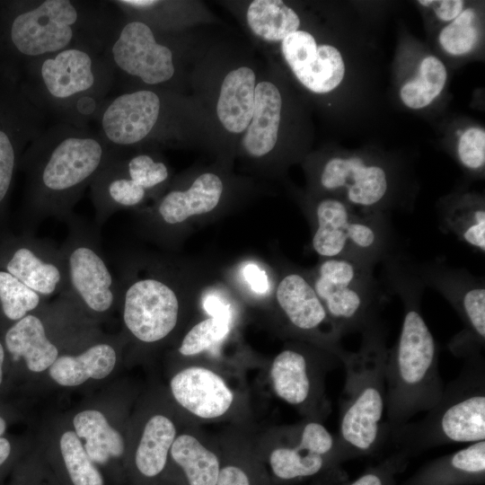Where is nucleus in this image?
Segmentation results:
<instances>
[{
  "label": "nucleus",
  "mask_w": 485,
  "mask_h": 485,
  "mask_svg": "<svg viewBox=\"0 0 485 485\" xmlns=\"http://www.w3.org/2000/svg\"><path fill=\"white\" fill-rule=\"evenodd\" d=\"M384 263L387 281L403 304L400 334L388 348L385 364L386 439L388 431L435 406L445 385L438 369V347L420 309L425 286L401 255Z\"/></svg>",
  "instance_id": "nucleus-1"
},
{
  "label": "nucleus",
  "mask_w": 485,
  "mask_h": 485,
  "mask_svg": "<svg viewBox=\"0 0 485 485\" xmlns=\"http://www.w3.org/2000/svg\"><path fill=\"white\" fill-rule=\"evenodd\" d=\"M120 151L91 128L58 121L48 126L26 154L31 228L48 218L66 222L86 188Z\"/></svg>",
  "instance_id": "nucleus-2"
},
{
  "label": "nucleus",
  "mask_w": 485,
  "mask_h": 485,
  "mask_svg": "<svg viewBox=\"0 0 485 485\" xmlns=\"http://www.w3.org/2000/svg\"><path fill=\"white\" fill-rule=\"evenodd\" d=\"M26 93L56 121L90 128L97 121L115 83L104 52L70 48L28 63Z\"/></svg>",
  "instance_id": "nucleus-3"
},
{
  "label": "nucleus",
  "mask_w": 485,
  "mask_h": 485,
  "mask_svg": "<svg viewBox=\"0 0 485 485\" xmlns=\"http://www.w3.org/2000/svg\"><path fill=\"white\" fill-rule=\"evenodd\" d=\"M361 334L359 348L347 350L340 360L345 384L336 437L347 460L374 454L385 443V364L389 348L380 321Z\"/></svg>",
  "instance_id": "nucleus-4"
},
{
  "label": "nucleus",
  "mask_w": 485,
  "mask_h": 485,
  "mask_svg": "<svg viewBox=\"0 0 485 485\" xmlns=\"http://www.w3.org/2000/svg\"><path fill=\"white\" fill-rule=\"evenodd\" d=\"M12 19L9 40L30 63L70 48L104 52L119 17L110 1L39 0Z\"/></svg>",
  "instance_id": "nucleus-5"
},
{
  "label": "nucleus",
  "mask_w": 485,
  "mask_h": 485,
  "mask_svg": "<svg viewBox=\"0 0 485 485\" xmlns=\"http://www.w3.org/2000/svg\"><path fill=\"white\" fill-rule=\"evenodd\" d=\"M426 415L387 432L395 452L407 459L428 449L485 440V364L482 356L465 360L456 378Z\"/></svg>",
  "instance_id": "nucleus-6"
},
{
  "label": "nucleus",
  "mask_w": 485,
  "mask_h": 485,
  "mask_svg": "<svg viewBox=\"0 0 485 485\" xmlns=\"http://www.w3.org/2000/svg\"><path fill=\"white\" fill-rule=\"evenodd\" d=\"M312 247L322 259H345L375 267L396 256L395 232L384 213L356 211L338 198L313 209Z\"/></svg>",
  "instance_id": "nucleus-7"
},
{
  "label": "nucleus",
  "mask_w": 485,
  "mask_h": 485,
  "mask_svg": "<svg viewBox=\"0 0 485 485\" xmlns=\"http://www.w3.org/2000/svg\"><path fill=\"white\" fill-rule=\"evenodd\" d=\"M374 268L345 259H322L309 278L341 336L379 322L384 299Z\"/></svg>",
  "instance_id": "nucleus-8"
},
{
  "label": "nucleus",
  "mask_w": 485,
  "mask_h": 485,
  "mask_svg": "<svg viewBox=\"0 0 485 485\" xmlns=\"http://www.w3.org/2000/svg\"><path fill=\"white\" fill-rule=\"evenodd\" d=\"M66 223L68 234L60 247L66 270L62 295L90 313L105 314L118 303L119 287L102 252L97 226L75 214Z\"/></svg>",
  "instance_id": "nucleus-9"
},
{
  "label": "nucleus",
  "mask_w": 485,
  "mask_h": 485,
  "mask_svg": "<svg viewBox=\"0 0 485 485\" xmlns=\"http://www.w3.org/2000/svg\"><path fill=\"white\" fill-rule=\"evenodd\" d=\"M409 265L424 286L434 288L448 301L463 324L448 342L450 352L464 360L481 357L485 342L483 278L438 261Z\"/></svg>",
  "instance_id": "nucleus-10"
},
{
  "label": "nucleus",
  "mask_w": 485,
  "mask_h": 485,
  "mask_svg": "<svg viewBox=\"0 0 485 485\" xmlns=\"http://www.w3.org/2000/svg\"><path fill=\"white\" fill-rule=\"evenodd\" d=\"M118 287L124 325L137 340L156 343L174 331L181 301L165 275L135 274L123 266Z\"/></svg>",
  "instance_id": "nucleus-11"
},
{
  "label": "nucleus",
  "mask_w": 485,
  "mask_h": 485,
  "mask_svg": "<svg viewBox=\"0 0 485 485\" xmlns=\"http://www.w3.org/2000/svg\"><path fill=\"white\" fill-rule=\"evenodd\" d=\"M104 56L115 82L131 78L156 86L170 82L176 72L172 48L158 40L149 23L137 19L119 17Z\"/></svg>",
  "instance_id": "nucleus-12"
},
{
  "label": "nucleus",
  "mask_w": 485,
  "mask_h": 485,
  "mask_svg": "<svg viewBox=\"0 0 485 485\" xmlns=\"http://www.w3.org/2000/svg\"><path fill=\"white\" fill-rule=\"evenodd\" d=\"M269 457L270 468L282 481L319 474L347 460L338 439L321 421L307 419L287 428Z\"/></svg>",
  "instance_id": "nucleus-13"
},
{
  "label": "nucleus",
  "mask_w": 485,
  "mask_h": 485,
  "mask_svg": "<svg viewBox=\"0 0 485 485\" xmlns=\"http://www.w3.org/2000/svg\"><path fill=\"white\" fill-rule=\"evenodd\" d=\"M331 357L335 356L328 351L313 354L298 347L283 349L273 359L269 370L276 395L298 408L309 416L308 419L321 421L330 411L323 373L325 366H330L326 359Z\"/></svg>",
  "instance_id": "nucleus-14"
},
{
  "label": "nucleus",
  "mask_w": 485,
  "mask_h": 485,
  "mask_svg": "<svg viewBox=\"0 0 485 485\" xmlns=\"http://www.w3.org/2000/svg\"><path fill=\"white\" fill-rule=\"evenodd\" d=\"M166 115L164 96L154 90L138 89L109 98L96 122L102 137L122 150L158 137Z\"/></svg>",
  "instance_id": "nucleus-15"
},
{
  "label": "nucleus",
  "mask_w": 485,
  "mask_h": 485,
  "mask_svg": "<svg viewBox=\"0 0 485 485\" xmlns=\"http://www.w3.org/2000/svg\"><path fill=\"white\" fill-rule=\"evenodd\" d=\"M276 301L292 331L333 354L340 361L347 350L341 334L330 319L310 278L288 272L278 282Z\"/></svg>",
  "instance_id": "nucleus-16"
},
{
  "label": "nucleus",
  "mask_w": 485,
  "mask_h": 485,
  "mask_svg": "<svg viewBox=\"0 0 485 485\" xmlns=\"http://www.w3.org/2000/svg\"><path fill=\"white\" fill-rule=\"evenodd\" d=\"M320 184L329 191L341 192L342 201L360 210L384 213L389 180L381 165L369 164L357 156L333 157L323 165Z\"/></svg>",
  "instance_id": "nucleus-17"
},
{
  "label": "nucleus",
  "mask_w": 485,
  "mask_h": 485,
  "mask_svg": "<svg viewBox=\"0 0 485 485\" xmlns=\"http://www.w3.org/2000/svg\"><path fill=\"white\" fill-rule=\"evenodd\" d=\"M18 242L7 254L5 271L43 298L62 295L66 287V270L60 248L31 236Z\"/></svg>",
  "instance_id": "nucleus-18"
},
{
  "label": "nucleus",
  "mask_w": 485,
  "mask_h": 485,
  "mask_svg": "<svg viewBox=\"0 0 485 485\" xmlns=\"http://www.w3.org/2000/svg\"><path fill=\"white\" fill-rule=\"evenodd\" d=\"M281 51L295 77L313 93H329L343 79L345 66L340 51L331 45L317 46L307 31H296L287 36Z\"/></svg>",
  "instance_id": "nucleus-19"
},
{
  "label": "nucleus",
  "mask_w": 485,
  "mask_h": 485,
  "mask_svg": "<svg viewBox=\"0 0 485 485\" xmlns=\"http://www.w3.org/2000/svg\"><path fill=\"white\" fill-rule=\"evenodd\" d=\"M175 401L188 412L203 419L224 416L232 407L234 394L224 378L203 366H190L170 382Z\"/></svg>",
  "instance_id": "nucleus-20"
},
{
  "label": "nucleus",
  "mask_w": 485,
  "mask_h": 485,
  "mask_svg": "<svg viewBox=\"0 0 485 485\" xmlns=\"http://www.w3.org/2000/svg\"><path fill=\"white\" fill-rule=\"evenodd\" d=\"M223 193V182L215 173L199 175L185 190H172L163 195L146 215L159 231L175 227L190 216L209 213L218 205Z\"/></svg>",
  "instance_id": "nucleus-21"
},
{
  "label": "nucleus",
  "mask_w": 485,
  "mask_h": 485,
  "mask_svg": "<svg viewBox=\"0 0 485 485\" xmlns=\"http://www.w3.org/2000/svg\"><path fill=\"white\" fill-rule=\"evenodd\" d=\"M485 476V440L430 461L404 485L481 484Z\"/></svg>",
  "instance_id": "nucleus-22"
},
{
  "label": "nucleus",
  "mask_w": 485,
  "mask_h": 485,
  "mask_svg": "<svg viewBox=\"0 0 485 485\" xmlns=\"http://www.w3.org/2000/svg\"><path fill=\"white\" fill-rule=\"evenodd\" d=\"M4 347L13 361L22 359L35 373L49 368L59 353L42 319L33 312L10 326L4 335Z\"/></svg>",
  "instance_id": "nucleus-23"
},
{
  "label": "nucleus",
  "mask_w": 485,
  "mask_h": 485,
  "mask_svg": "<svg viewBox=\"0 0 485 485\" xmlns=\"http://www.w3.org/2000/svg\"><path fill=\"white\" fill-rule=\"evenodd\" d=\"M281 108L282 98L273 83L262 81L256 84L253 114L242 138V147L250 156H264L276 146Z\"/></svg>",
  "instance_id": "nucleus-24"
},
{
  "label": "nucleus",
  "mask_w": 485,
  "mask_h": 485,
  "mask_svg": "<svg viewBox=\"0 0 485 485\" xmlns=\"http://www.w3.org/2000/svg\"><path fill=\"white\" fill-rule=\"evenodd\" d=\"M256 75L248 66L230 71L223 80L216 114L224 128L234 134L244 132L254 110Z\"/></svg>",
  "instance_id": "nucleus-25"
},
{
  "label": "nucleus",
  "mask_w": 485,
  "mask_h": 485,
  "mask_svg": "<svg viewBox=\"0 0 485 485\" xmlns=\"http://www.w3.org/2000/svg\"><path fill=\"white\" fill-rule=\"evenodd\" d=\"M117 362V351L106 342L90 346L78 355H62L49 366L50 377L63 386H76L89 378L109 375Z\"/></svg>",
  "instance_id": "nucleus-26"
},
{
  "label": "nucleus",
  "mask_w": 485,
  "mask_h": 485,
  "mask_svg": "<svg viewBox=\"0 0 485 485\" xmlns=\"http://www.w3.org/2000/svg\"><path fill=\"white\" fill-rule=\"evenodd\" d=\"M75 434L85 440L84 449L93 463H106L111 457L120 456L125 449L121 435L96 410L77 413L73 419Z\"/></svg>",
  "instance_id": "nucleus-27"
},
{
  "label": "nucleus",
  "mask_w": 485,
  "mask_h": 485,
  "mask_svg": "<svg viewBox=\"0 0 485 485\" xmlns=\"http://www.w3.org/2000/svg\"><path fill=\"white\" fill-rule=\"evenodd\" d=\"M173 422L163 415H154L146 422L135 456L137 470L146 477H154L164 469L176 438Z\"/></svg>",
  "instance_id": "nucleus-28"
},
{
  "label": "nucleus",
  "mask_w": 485,
  "mask_h": 485,
  "mask_svg": "<svg viewBox=\"0 0 485 485\" xmlns=\"http://www.w3.org/2000/svg\"><path fill=\"white\" fill-rule=\"evenodd\" d=\"M440 226L470 248L485 252V207L482 201L465 197L441 211Z\"/></svg>",
  "instance_id": "nucleus-29"
},
{
  "label": "nucleus",
  "mask_w": 485,
  "mask_h": 485,
  "mask_svg": "<svg viewBox=\"0 0 485 485\" xmlns=\"http://www.w3.org/2000/svg\"><path fill=\"white\" fill-rule=\"evenodd\" d=\"M170 454L185 472L189 485H216L221 470L219 459L195 436L184 433L176 436Z\"/></svg>",
  "instance_id": "nucleus-30"
},
{
  "label": "nucleus",
  "mask_w": 485,
  "mask_h": 485,
  "mask_svg": "<svg viewBox=\"0 0 485 485\" xmlns=\"http://www.w3.org/2000/svg\"><path fill=\"white\" fill-rule=\"evenodd\" d=\"M246 17L252 32L267 41H282L300 25L296 13L279 0L252 1Z\"/></svg>",
  "instance_id": "nucleus-31"
},
{
  "label": "nucleus",
  "mask_w": 485,
  "mask_h": 485,
  "mask_svg": "<svg viewBox=\"0 0 485 485\" xmlns=\"http://www.w3.org/2000/svg\"><path fill=\"white\" fill-rule=\"evenodd\" d=\"M445 81L446 70L443 63L428 56L420 64L419 76L402 86L401 100L411 109L426 107L439 95Z\"/></svg>",
  "instance_id": "nucleus-32"
},
{
  "label": "nucleus",
  "mask_w": 485,
  "mask_h": 485,
  "mask_svg": "<svg viewBox=\"0 0 485 485\" xmlns=\"http://www.w3.org/2000/svg\"><path fill=\"white\" fill-rule=\"evenodd\" d=\"M43 297L5 270H0V310L7 320L16 322L40 309Z\"/></svg>",
  "instance_id": "nucleus-33"
},
{
  "label": "nucleus",
  "mask_w": 485,
  "mask_h": 485,
  "mask_svg": "<svg viewBox=\"0 0 485 485\" xmlns=\"http://www.w3.org/2000/svg\"><path fill=\"white\" fill-rule=\"evenodd\" d=\"M59 444L66 468L74 485H103L102 476L75 431L65 432Z\"/></svg>",
  "instance_id": "nucleus-34"
},
{
  "label": "nucleus",
  "mask_w": 485,
  "mask_h": 485,
  "mask_svg": "<svg viewBox=\"0 0 485 485\" xmlns=\"http://www.w3.org/2000/svg\"><path fill=\"white\" fill-rule=\"evenodd\" d=\"M230 330V318L210 316L195 324L183 337L179 353L184 357L198 355L225 337Z\"/></svg>",
  "instance_id": "nucleus-35"
},
{
  "label": "nucleus",
  "mask_w": 485,
  "mask_h": 485,
  "mask_svg": "<svg viewBox=\"0 0 485 485\" xmlns=\"http://www.w3.org/2000/svg\"><path fill=\"white\" fill-rule=\"evenodd\" d=\"M475 19L474 10L468 8L442 30L439 42L445 51L453 55H463L473 48L478 40Z\"/></svg>",
  "instance_id": "nucleus-36"
},
{
  "label": "nucleus",
  "mask_w": 485,
  "mask_h": 485,
  "mask_svg": "<svg viewBox=\"0 0 485 485\" xmlns=\"http://www.w3.org/2000/svg\"><path fill=\"white\" fill-rule=\"evenodd\" d=\"M460 162L467 169L481 170L485 163V131L480 128L467 129L458 143Z\"/></svg>",
  "instance_id": "nucleus-37"
},
{
  "label": "nucleus",
  "mask_w": 485,
  "mask_h": 485,
  "mask_svg": "<svg viewBox=\"0 0 485 485\" xmlns=\"http://www.w3.org/2000/svg\"><path fill=\"white\" fill-rule=\"evenodd\" d=\"M407 458L394 452L375 466L346 485H395V475L407 464Z\"/></svg>",
  "instance_id": "nucleus-38"
},
{
  "label": "nucleus",
  "mask_w": 485,
  "mask_h": 485,
  "mask_svg": "<svg viewBox=\"0 0 485 485\" xmlns=\"http://www.w3.org/2000/svg\"><path fill=\"white\" fill-rule=\"evenodd\" d=\"M18 146L11 134L0 128V205L5 199L17 163Z\"/></svg>",
  "instance_id": "nucleus-39"
},
{
  "label": "nucleus",
  "mask_w": 485,
  "mask_h": 485,
  "mask_svg": "<svg viewBox=\"0 0 485 485\" xmlns=\"http://www.w3.org/2000/svg\"><path fill=\"white\" fill-rule=\"evenodd\" d=\"M424 6H435L436 16L443 21L455 19L463 11V1L462 0H443V1H419Z\"/></svg>",
  "instance_id": "nucleus-40"
},
{
  "label": "nucleus",
  "mask_w": 485,
  "mask_h": 485,
  "mask_svg": "<svg viewBox=\"0 0 485 485\" xmlns=\"http://www.w3.org/2000/svg\"><path fill=\"white\" fill-rule=\"evenodd\" d=\"M243 277L251 290L258 294H265L269 288L267 273L254 263H249L243 268Z\"/></svg>",
  "instance_id": "nucleus-41"
},
{
  "label": "nucleus",
  "mask_w": 485,
  "mask_h": 485,
  "mask_svg": "<svg viewBox=\"0 0 485 485\" xmlns=\"http://www.w3.org/2000/svg\"><path fill=\"white\" fill-rule=\"evenodd\" d=\"M216 485H251L249 476L237 465L221 468Z\"/></svg>",
  "instance_id": "nucleus-42"
},
{
  "label": "nucleus",
  "mask_w": 485,
  "mask_h": 485,
  "mask_svg": "<svg viewBox=\"0 0 485 485\" xmlns=\"http://www.w3.org/2000/svg\"><path fill=\"white\" fill-rule=\"evenodd\" d=\"M206 310L211 313V316H224L230 318L228 305L225 304L218 297L209 295L204 303Z\"/></svg>",
  "instance_id": "nucleus-43"
},
{
  "label": "nucleus",
  "mask_w": 485,
  "mask_h": 485,
  "mask_svg": "<svg viewBox=\"0 0 485 485\" xmlns=\"http://www.w3.org/2000/svg\"><path fill=\"white\" fill-rule=\"evenodd\" d=\"M12 446L8 439L0 437V468L6 463L11 455Z\"/></svg>",
  "instance_id": "nucleus-44"
},
{
  "label": "nucleus",
  "mask_w": 485,
  "mask_h": 485,
  "mask_svg": "<svg viewBox=\"0 0 485 485\" xmlns=\"http://www.w3.org/2000/svg\"><path fill=\"white\" fill-rule=\"evenodd\" d=\"M4 358H5L4 348L2 342L0 341V385L3 381V375H4L3 368H4Z\"/></svg>",
  "instance_id": "nucleus-45"
},
{
  "label": "nucleus",
  "mask_w": 485,
  "mask_h": 485,
  "mask_svg": "<svg viewBox=\"0 0 485 485\" xmlns=\"http://www.w3.org/2000/svg\"><path fill=\"white\" fill-rule=\"evenodd\" d=\"M6 429V422L5 420L0 417V437L4 435Z\"/></svg>",
  "instance_id": "nucleus-46"
}]
</instances>
